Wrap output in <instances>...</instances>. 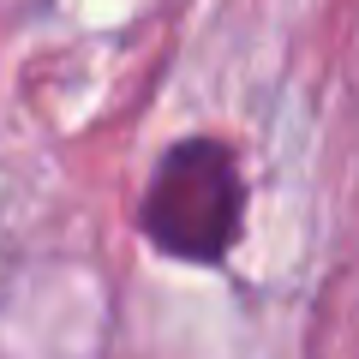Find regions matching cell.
I'll use <instances>...</instances> for the list:
<instances>
[{
  "label": "cell",
  "mask_w": 359,
  "mask_h": 359,
  "mask_svg": "<svg viewBox=\"0 0 359 359\" xmlns=\"http://www.w3.org/2000/svg\"><path fill=\"white\" fill-rule=\"evenodd\" d=\"M245 210L252 186L240 174V156L222 138H180L174 150H162L138 198V233L174 264L216 269L240 245Z\"/></svg>",
  "instance_id": "1"
}]
</instances>
